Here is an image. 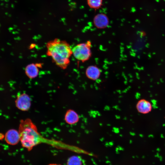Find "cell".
<instances>
[{"label":"cell","instance_id":"6da1fadb","mask_svg":"<svg viewBox=\"0 0 165 165\" xmlns=\"http://www.w3.org/2000/svg\"><path fill=\"white\" fill-rule=\"evenodd\" d=\"M46 46L47 55L51 57L57 66L63 69H66L72 54L69 44L64 40L57 38L48 42Z\"/></svg>","mask_w":165,"mask_h":165},{"label":"cell","instance_id":"7a4b0ae2","mask_svg":"<svg viewBox=\"0 0 165 165\" xmlns=\"http://www.w3.org/2000/svg\"><path fill=\"white\" fill-rule=\"evenodd\" d=\"M18 131L22 146L28 150H31L41 141V135L37 127L29 119L21 120Z\"/></svg>","mask_w":165,"mask_h":165},{"label":"cell","instance_id":"3957f363","mask_svg":"<svg viewBox=\"0 0 165 165\" xmlns=\"http://www.w3.org/2000/svg\"><path fill=\"white\" fill-rule=\"evenodd\" d=\"M91 46L90 41L78 44L72 49V54L78 60L84 62L88 60L91 56Z\"/></svg>","mask_w":165,"mask_h":165},{"label":"cell","instance_id":"277c9868","mask_svg":"<svg viewBox=\"0 0 165 165\" xmlns=\"http://www.w3.org/2000/svg\"><path fill=\"white\" fill-rule=\"evenodd\" d=\"M15 102L16 107L19 110L24 111H28L31 105L30 97L24 93L17 95Z\"/></svg>","mask_w":165,"mask_h":165},{"label":"cell","instance_id":"5b68a950","mask_svg":"<svg viewBox=\"0 0 165 165\" xmlns=\"http://www.w3.org/2000/svg\"><path fill=\"white\" fill-rule=\"evenodd\" d=\"M136 107L138 112L143 114L149 113L152 108L151 102L145 99L139 100L136 104Z\"/></svg>","mask_w":165,"mask_h":165},{"label":"cell","instance_id":"8992f818","mask_svg":"<svg viewBox=\"0 0 165 165\" xmlns=\"http://www.w3.org/2000/svg\"><path fill=\"white\" fill-rule=\"evenodd\" d=\"M5 138L6 142L10 145H15L20 141L19 131L13 129L8 130L6 133Z\"/></svg>","mask_w":165,"mask_h":165},{"label":"cell","instance_id":"52a82bcc","mask_svg":"<svg viewBox=\"0 0 165 165\" xmlns=\"http://www.w3.org/2000/svg\"><path fill=\"white\" fill-rule=\"evenodd\" d=\"M93 22L96 27L99 29H103L108 25L109 20L105 14L102 13H99L95 16Z\"/></svg>","mask_w":165,"mask_h":165},{"label":"cell","instance_id":"ba28073f","mask_svg":"<svg viewBox=\"0 0 165 165\" xmlns=\"http://www.w3.org/2000/svg\"><path fill=\"white\" fill-rule=\"evenodd\" d=\"M41 66L40 63H32L28 64L25 68V73L26 75L31 79L36 77L39 73V68Z\"/></svg>","mask_w":165,"mask_h":165},{"label":"cell","instance_id":"9c48e42d","mask_svg":"<svg viewBox=\"0 0 165 165\" xmlns=\"http://www.w3.org/2000/svg\"><path fill=\"white\" fill-rule=\"evenodd\" d=\"M101 74L100 69L94 65L89 66L86 71V74L87 77L93 80L97 79L100 77Z\"/></svg>","mask_w":165,"mask_h":165},{"label":"cell","instance_id":"30bf717a","mask_svg":"<svg viewBox=\"0 0 165 165\" xmlns=\"http://www.w3.org/2000/svg\"><path fill=\"white\" fill-rule=\"evenodd\" d=\"M64 120L68 124L73 125L77 123L79 120V117L77 113L72 109H69L66 112L64 116Z\"/></svg>","mask_w":165,"mask_h":165},{"label":"cell","instance_id":"8fae6325","mask_svg":"<svg viewBox=\"0 0 165 165\" xmlns=\"http://www.w3.org/2000/svg\"><path fill=\"white\" fill-rule=\"evenodd\" d=\"M81 159L77 156H73L70 157L68 160L67 165H82Z\"/></svg>","mask_w":165,"mask_h":165},{"label":"cell","instance_id":"7c38bea8","mask_svg":"<svg viewBox=\"0 0 165 165\" xmlns=\"http://www.w3.org/2000/svg\"><path fill=\"white\" fill-rule=\"evenodd\" d=\"M102 0H87L89 6L92 9H97L100 8L102 5Z\"/></svg>","mask_w":165,"mask_h":165},{"label":"cell","instance_id":"4fadbf2b","mask_svg":"<svg viewBox=\"0 0 165 165\" xmlns=\"http://www.w3.org/2000/svg\"><path fill=\"white\" fill-rule=\"evenodd\" d=\"M48 165H61L60 164H50Z\"/></svg>","mask_w":165,"mask_h":165}]
</instances>
